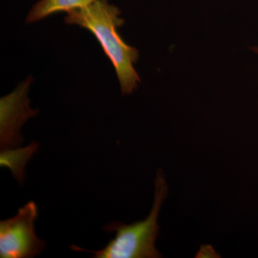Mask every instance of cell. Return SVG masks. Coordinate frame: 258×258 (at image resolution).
I'll use <instances>...</instances> for the list:
<instances>
[{
  "label": "cell",
  "mask_w": 258,
  "mask_h": 258,
  "mask_svg": "<svg viewBox=\"0 0 258 258\" xmlns=\"http://www.w3.org/2000/svg\"><path fill=\"white\" fill-rule=\"evenodd\" d=\"M120 15L119 9L108 0H96L86 8L69 12L64 21L92 32L114 66L122 94H131L140 82L134 68L139 52L127 45L118 34L117 29L124 23Z\"/></svg>",
  "instance_id": "cell-1"
},
{
  "label": "cell",
  "mask_w": 258,
  "mask_h": 258,
  "mask_svg": "<svg viewBox=\"0 0 258 258\" xmlns=\"http://www.w3.org/2000/svg\"><path fill=\"white\" fill-rule=\"evenodd\" d=\"M155 195L152 211L144 221L125 225L120 222H112L105 226L107 232H115L114 238L104 248L93 251L81 248L73 244L72 250L88 252L95 258H157L161 254L156 248L155 240L159 235L158 215L168 192V186L164 172L159 169L155 181Z\"/></svg>",
  "instance_id": "cell-2"
},
{
  "label": "cell",
  "mask_w": 258,
  "mask_h": 258,
  "mask_svg": "<svg viewBox=\"0 0 258 258\" xmlns=\"http://www.w3.org/2000/svg\"><path fill=\"white\" fill-rule=\"evenodd\" d=\"M37 215V205L30 201L15 217L0 222V257L31 258L41 253L45 243L35 234Z\"/></svg>",
  "instance_id": "cell-3"
},
{
  "label": "cell",
  "mask_w": 258,
  "mask_h": 258,
  "mask_svg": "<svg viewBox=\"0 0 258 258\" xmlns=\"http://www.w3.org/2000/svg\"><path fill=\"white\" fill-rule=\"evenodd\" d=\"M30 81H25L13 93L0 101V143L1 151L20 147L23 142L20 128L30 117L38 113L29 106Z\"/></svg>",
  "instance_id": "cell-4"
},
{
  "label": "cell",
  "mask_w": 258,
  "mask_h": 258,
  "mask_svg": "<svg viewBox=\"0 0 258 258\" xmlns=\"http://www.w3.org/2000/svg\"><path fill=\"white\" fill-rule=\"evenodd\" d=\"M96 0H40L34 5L27 17L26 23H31L60 12H69L86 8Z\"/></svg>",
  "instance_id": "cell-5"
},
{
  "label": "cell",
  "mask_w": 258,
  "mask_h": 258,
  "mask_svg": "<svg viewBox=\"0 0 258 258\" xmlns=\"http://www.w3.org/2000/svg\"><path fill=\"white\" fill-rule=\"evenodd\" d=\"M39 144L32 142L25 148L17 147L14 149L1 151L0 166L10 169L15 179L22 183L25 178V169L27 163L32 155L38 150Z\"/></svg>",
  "instance_id": "cell-6"
},
{
  "label": "cell",
  "mask_w": 258,
  "mask_h": 258,
  "mask_svg": "<svg viewBox=\"0 0 258 258\" xmlns=\"http://www.w3.org/2000/svg\"><path fill=\"white\" fill-rule=\"evenodd\" d=\"M252 50L258 55V47H252Z\"/></svg>",
  "instance_id": "cell-7"
}]
</instances>
